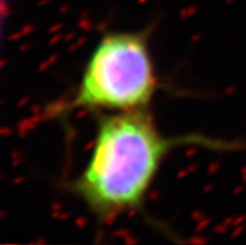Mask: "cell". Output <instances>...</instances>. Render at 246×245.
I'll list each match as a JSON object with an SVG mask.
<instances>
[{
  "instance_id": "obj_1",
  "label": "cell",
  "mask_w": 246,
  "mask_h": 245,
  "mask_svg": "<svg viewBox=\"0 0 246 245\" xmlns=\"http://www.w3.org/2000/svg\"><path fill=\"white\" fill-rule=\"evenodd\" d=\"M184 146L229 151L244 144L202 134L166 135L149 109L96 114L89 158L68 189L99 225H109L144 208L165 159Z\"/></svg>"
},
{
  "instance_id": "obj_2",
  "label": "cell",
  "mask_w": 246,
  "mask_h": 245,
  "mask_svg": "<svg viewBox=\"0 0 246 245\" xmlns=\"http://www.w3.org/2000/svg\"><path fill=\"white\" fill-rule=\"evenodd\" d=\"M159 88L150 30L108 32L91 50L74 91L50 104L44 119L80 110L101 114L149 109Z\"/></svg>"
},
{
  "instance_id": "obj_3",
  "label": "cell",
  "mask_w": 246,
  "mask_h": 245,
  "mask_svg": "<svg viewBox=\"0 0 246 245\" xmlns=\"http://www.w3.org/2000/svg\"><path fill=\"white\" fill-rule=\"evenodd\" d=\"M10 133H12V130L8 129V128H0V135H9Z\"/></svg>"
},
{
  "instance_id": "obj_4",
  "label": "cell",
  "mask_w": 246,
  "mask_h": 245,
  "mask_svg": "<svg viewBox=\"0 0 246 245\" xmlns=\"http://www.w3.org/2000/svg\"><path fill=\"white\" fill-rule=\"evenodd\" d=\"M4 215H5V213H4V211H0V219H2Z\"/></svg>"
},
{
  "instance_id": "obj_5",
  "label": "cell",
  "mask_w": 246,
  "mask_h": 245,
  "mask_svg": "<svg viewBox=\"0 0 246 245\" xmlns=\"http://www.w3.org/2000/svg\"><path fill=\"white\" fill-rule=\"evenodd\" d=\"M4 64H5V61H4V60H0V68H2Z\"/></svg>"
},
{
  "instance_id": "obj_6",
  "label": "cell",
  "mask_w": 246,
  "mask_h": 245,
  "mask_svg": "<svg viewBox=\"0 0 246 245\" xmlns=\"http://www.w3.org/2000/svg\"><path fill=\"white\" fill-rule=\"evenodd\" d=\"M2 104H3V101H2V100H0V105H2Z\"/></svg>"
},
{
  "instance_id": "obj_7",
  "label": "cell",
  "mask_w": 246,
  "mask_h": 245,
  "mask_svg": "<svg viewBox=\"0 0 246 245\" xmlns=\"http://www.w3.org/2000/svg\"><path fill=\"white\" fill-rule=\"evenodd\" d=\"M0 179H2V174H0Z\"/></svg>"
}]
</instances>
